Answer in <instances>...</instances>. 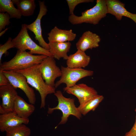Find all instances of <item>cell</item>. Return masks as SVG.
I'll list each match as a JSON object with an SVG mask.
<instances>
[{
	"label": "cell",
	"instance_id": "1",
	"mask_svg": "<svg viewBox=\"0 0 136 136\" xmlns=\"http://www.w3.org/2000/svg\"><path fill=\"white\" fill-rule=\"evenodd\" d=\"M38 64L29 68L15 71L23 75L26 79L28 84L38 91L40 95V108H44L47 95L55 92L56 88L47 85L43 78Z\"/></svg>",
	"mask_w": 136,
	"mask_h": 136
},
{
	"label": "cell",
	"instance_id": "3",
	"mask_svg": "<svg viewBox=\"0 0 136 136\" xmlns=\"http://www.w3.org/2000/svg\"><path fill=\"white\" fill-rule=\"evenodd\" d=\"M95 5L92 8L83 12L81 15L78 16L74 14L70 15L69 22L73 25L83 23L96 25L101 19L106 16L108 10L106 0H97Z\"/></svg>",
	"mask_w": 136,
	"mask_h": 136
},
{
	"label": "cell",
	"instance_id": "23",
	"mask_svg": "<svg viewBox=\"0 0 136 136\" xmlns=\"http://www.w3.org/2000/svg\"><path fill=\"white\" fill-rule=\"evenodd\" d=\"M69 9L70 15L74 14V11L75 7L78 4L83 3L92 2L93 0H66Z\"/></svg>",
	"mask_w": 136,
	"mask_h": 136
},
{
	"label": "cell",
	"instance_id": "5",
	"mask_svg": "<svg viewBox=\"0 0 136 136\" xmlns=\"http://www.w3.org/2000/svg\"><path fill=\"white\" fill-rule=\"evenodd\" d=\"M15 48L17 49L26 51L29 50V53L31 54H37L53 57L49 51L36 44L32 40L29 35L26 24H22L19 33L12 40Z\"/></svg>",
	"mask_w": 136,
	"mask_h": 136
},
{
	"label": "cell",
	"instance_id": "26",
	"mask_svg": "<svg viewBox=\"0 0 136 136\" xmlns=\"http://www.w3.org/2000/svg\"><path fill=\"white\" fill-rule=\"evenodd\" d=\"M9 83L8 79L4 74L3 71H0V86Z\"/></svg>",
	"mask_w": 136,
	"mask_h": 136
},
{
	"label": "cell",
	"instance_id": "21",
	"mask_svg": "<svg viewBox=\"0 0 136 136\" xmlns=\"http://www.w3.org/2000/svg\"><path fill=\"white\" fill-rule=\"evenodd\" d=\"M104 98L103 95L98 94L80 107H78L82 115L85 116L91 111H94Z\"/></svg>",
	"mask_w": 136,
	"mask_h": 136
},
{
	"label": "cell",
	"instance_id": "27",
	"mask_svg": "<svg viewBox=\"0 0 136 136\" xmlns=\"http://www.w3.org/2000/svg\"><path fill=\"white\" fill-rule=\"evenodd\" d=\"M124 136H136V116L135 122L131 129L125 134Z\"/></svg>",
	"mask_w": 136,
	"mask_h": 136
},
{
	"label": "cell",
	"instance_id": "17",
	"mask_svg": "<svg viewBox=\"0 0 136 136\" xmlns=\"http://www.w3.org/2000/svg\"><path fill=\"white\" fill-rule=\"evenodd\" d=\"M90 57L85 52L80 50L69 56L66 60L67 67L72 68H85L89 64Z\"/></svg>",
	"mask_w": 136,
	"mask_h": 136
},
{
	"label": "cell",
	"instance_id": "8",
	"mask_svg": "<svg viewBox=\"0 0 136 136\" xmlns=\"http://www.w3.org/2000/svg\"><path fill=\"white\" fill-rule=\"evenodd\" d=\"M39 70L45 83L48 85L55 87V81L57 77H61V69L56 65L54 58L47 56L38 64Z\"/></svg>",
	"mask_w": 136,
	"mask_h": 136
},
{
	"label": "cell",
	"instance_id": "19",
	"mask_svg": "<svg viewBox=\"0 0 136 136\" xmlns=\"http://www.w3.org/2000/svg\"><path fill=\"white\" fill-rule=\"evenodd\" d=\"M20 11L22 16H29L32 15L36 7L34 0H12Z\"/></svg>",
	"mask_w": 136,
	"mask_h": 136
},
{
	"label": "cell",
	"instance_id": "10",
	"mask_svg": "<svg viewBox=\"0 0 136 136\" xmlns=\"http://www.w3.org/2000/svg\"><path fill=\"white\" fill-rule=\"evenodd\" d=\"M40 11L36 20L32 23L26 24L27 29L32 32L35 36V38L37 40L40 45L45 49L49 51L48 43L44 40L42 34V29L41 26V21L42 17L45 15L48 11L47 6L45 4L44 1H39Z\"/></svg>",
	"mask_w": 136,
	"mask_h": 136
},
{
	"label": "cell",
	"instance_id": "7",
	"mask_svg": "<svg viewBox=\"0 0 136 136\" xmlns=\"http://www.w3.org/2000/svg\"><path fill=\"white\" fill-rule=\"evenodd\" d=\"M9 83L15 89L19 88L25 93L30 104L36 102L35 94L33 89L29 85L26 77L22 74L13 71H3Z\"/></svg>",
	"mask_w": 136,
	"mask_h": 136
},
{
	"label": "cell",
	"instance_id": "20",
	"mask_svg": "<svg viewBox=\"0 0 136 136\" xmlns=\"http://www.w3.org/2000/svg\"><path fill=\"white\" fill-rule=\"evenodd\" d=\"M0 12L8 13L11 18L20 19L22 15L20 11L15 8L14 4L11 0H0Z\"/></svg>",
	"mask_w": 136,
	"mask_h": 136
},
{
	"label": "cell",
	"instance_id": "12",
	"mask_svg": "<svg viewBox=\"0 0 136 136\" xmlns=\"http://www.w3.org/2000/svg\"><path fill=\"white\" fill-rule=\"evenodd\" d=\"M108 8V13L114 16L119 20L122 17L128 18L136 24V14L130 13L125 9V4L118 0H106Z\"/></svg>",
	"mask_w": 136,
	"mask_h": 136
},
{
	"label": "cell",
	"instance_id": "18",
	"mask_svg": "<svg viewBox=\"0 0 136 136\" xmlns=\"http://www.w3.org/2000/svg\"><path fill=\"white\" fill-rule=\"evenodd\" d=\"M49 51L53 57L57 60L61 58L67 60L69 57L67 53L70 51L71 43L64 42H49Z\"/></svg>",
	"mask_w": 136,
	"mask_h": 136
},
{
	"label": "cell",
	"instance_id": "4",
	"mask_svg": "<svg viewBox=\"0 0 136 136\" xmlns=\"http://www.w3.org/2000/svg\"><path fill=\"white\" fill-rule=\"evenodd\" d=\"M54 94L57 98L58 105L56 107L53 108L48 107L47 113L51 114L54 110H60L62 113L61 121L55 128L59 125L65 123L71 115L75 116L79 119H81L82 115L78 107H76L75 105L74 98L65 97L59 90L56 91Z\"/></svg>",
	"mask_w": 136,
	"mask_h": 136
},
{
	"label": "cell",
	"instance_id": "13",
	"mask_svg": "<svg viewBox=\"0 0 136 136\" xmlns=\"http://www.w3.org/2000/svg\"><path fill=\"white\" fill-rule=\"evenodd\" d=\"M100 37L90 31L84 32L76 44L77 50L85 52L87 50L95 48L99 46L101 41Z\"/></svg>",
	"mask_w": 136,
	"mask_h": 136
},
{
	"label": "cell",
	"instance_id": "16",
	"mask_svg": "<svg viewBox=\"0 0 136 136\" xmlns=\"http://www.w3.org/2000/svg\"><path fill=\"white\" fill-rule=\"evenodd\" d=\"M35 110L33 105L28 103L20 96H17L14 101L13 112L19 117L28 119Z\"/></svg>",
	"mask_w": 136,
	"mask_h": 136
},
{
	"label": "cell",
	"instance_id": "9",
	"mask_svg": "<svg viewBox=\"0 0 136 136\" xmlns=\"http://www.w3.org/2000/svg\"><path fill=\"white\" fill-rule=\"evenodd\" d=\"M63 90L67 93L76 96L78 99L80 108L93 97L98 94L97 91L93 88L84 83L76 84L67 88L64 87Z\"/></svg>",
	"mask_w": 136,
	"mask_h": 136
},
{
	"label": "cell",
	"instance_id": "15",
	"mask_svg": "<svg viewBox=\"0 0 136 136\" xmlns=\"http://www.w3.org/2000/svg\"><path fill=\"white\" fill-rule=\"evenodd\" d=\"M49 42H64L74 41L76 34L70 29L67 30L59 28L55 26L48 34Z\"/></svg>",
	"mask_w": 136,
	"mask_h": 136
},
{
	"label": "cell",
	"instance_id": "2",
	"mask_svg": "<svg viewBox=\"0 0 136 136\" xmlns=\"http://www.w3.org/2000/svg\"><path fill=\"white\" fill-rule=\"evenodd\" d=\"M47 56L43 55H33L26 51L17 49L12 59L1 64L0 71H16L27 69L40 64Z\"/></svg>",
	"mask_w": 136,
	"mask_h": 136
},
{
	"label": "cell",
	"instance_id": "29",
	"mask_svg": "<svg viewBox=\"0 0 136 136\" xmlns=\"http://www.w3.org/2000/svg\"><path fill=\"white\" fill-rule=\"evenodd\" d=\"M9 28H5L4 30L2 31L0 33V37L1 36L4 34L6 31Z\"/></svg>",
	"mask_w": 136,
	"mask_h": 136
},
{
	"label": "cell",
	"instance_id": "14",
	"mask_svg": "<svg viewBox=\"0 0 136 136\" xmlns=\"http://www.w3.org/2000/svg\"><path fill=\"white\" fill-rule=\"evenodd\" d=\"M29 119L19 117L12 112L0 115V130L3 132L8 128L24 124H27Z\"/></svg>",
	"mask_w": 136,
	"mask_h": 136
},
{
	"label": "cell",
	"instance_id": "11",
	"mask_svg": "<svg viewBox=\"0 0 136 136\" xmlns=\"http://www.w3.org/2000/svg\"><path fill=\"white\" fill-rule=\"evenodd\" d=\"M16 89L10 83L0 86V97L2 99L1 105L6 113L13 111L14 101L18 95Z\"/></svg>",
	"mask_w": 136,
	"mask_h": 136
},
{
	"label": "cell",
	"instance_id": "30",
	"mask_svg": "<svg viewBox=\"0 0 136 136\" xmlns=\"http://www.w3.org/2000/svg\"><path fill=\"white\" fill-rule=\"evenodd\" d=\"M134 110H135V111L136 112V108H135Z\"/></svg>",
	"mask_w": 136,
	"mask_h": 136
},
{
	"label": "cell",
	"instance_id": "6",
	"mask_svg": "<svg viewBox=\"0 0 136 136\" xmlns=\"http://www.w3.org/2000/svg\"><path fill=\"white\" fill-rule=\"evenodd\" d=\"M61 69L62 75L59 80L55 83L56 88L62 83L66 84V88L73 87L81 79L92 76L94 73L92 71L82 68H72L61 66Z\"/></svg>",
	"mask_w": 136,
	"mask_h": 136
},
{
	"label": "cell",
	"instance_id": "24",
	"mask_svg": "<svg viewBox=\"0 0 136 136\" xmlns=\"http://www.w3.org/2000/svg\"><path fill=\"white\" fill-rule=\"evenodd\" d=\"M12 38L9 37L7 41L3 45H0V61L2 60V58L3 55L4 54L7 53V51L9 49L15 48L14 44L12 41Z\"/></svg>",
	"mask_w": 136,
	"mask_h": 136
},
{
	"label": "cell",
	"instance_id": "25",
	"mask_svg": "<svg viewBox=\"0 0 136 136\" xmlns=\"http://www.w3.org/2000/svg\"><path fill=\"white\" fill-rule=\"evenodd\" d=\"M10 15L8 13H0V32L3 29H5L6 26L9 25L10 23Z\"/></svg>",
	"mask_w": 136,
	"mask_h": 136
},
{
	"label": "cell",
	"instance_id": "28",
	"mask_svg": "<svg viewBox=\"0 0 136 136\" xmlns=\"http://www.w3.org/2000/svg\"><path fill=\"white\" fill-rule=\"evenodd\" d=\"M0 114H6L4 110L1 105H0Z\"/></svg>",
	"mask_w": 136,
	"mask_h": 136
},
{
	"label": "cell",
	"instance_id": "22",
	"mask_svg": "<svg viewBox=\"0 0 136 136\" xmlns=\"http://www.w3.org/2000/svg\"><path fill=\"white\" fill-rule=\"evenodd\" d=\"M6 136H29L31 131L25 124L9 127L6 130Z\"/></svg>",
	"mask_w": 136,
	"mask_h": 136
}]
</instances>
